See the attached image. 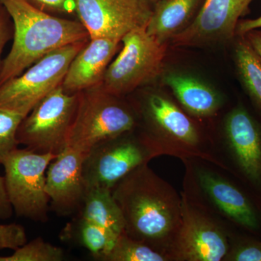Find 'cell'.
Listing matches in <instances>:
<instances>
[{"instance_id":"cell-27","label":"cell","mask_w":261,"mask_h":261,"mask_svg":"<svg viewBox=\"0 0 261 261\" xmlns=\"http://www.w3.org/2000/svg\"><path fill=\"white\" fill-rule=\"evenodd\" d=\"M30 4L44 11L70 13L75 10L76 0H27Z\"/></svg>"},{"instance_id":"cell-8","label":"cell","mask_w":261,"mask_h":261,"mask_svg":"<svg viewBox=\"0 0 261 261\" xmlns=\"http://www.w3.org/2000/svg\"><path fill=\"white\" fill-rule=\"evenodd\" d=\"M135 128L97 144L86 154L83 175L86 187L115 185L135 168L158 157L150 143Z\"/></svg>"},{"instance_id":"cell-21","label":"cell","mask_w":261,"mask_h":261,"mask_svg":"<svg viewBox=\"0 0 261 261\" xmlns=\"http://www.w3.org/2000/svg\"><path fill=\"white\" fill-rule=\"evenodd\" d=\"M234 46L237 73L252 104L261 115V62L244 36H238Z\"/></svg>"},{"instance_id":"cell-9","label":"cell","mask_w":261,"mask_h":261,"mask_svg":"<svg viewBox=\"0 0 261 261\" xmlns=\"http://www.w3.org/2000/svg\"><path fill=\"white\" fill-rule=\"evenodd\" d=\"M86 42L56 49L27 71L0 85V106L28 115L42 99L62 85L70 63Z\"/></svg>"},{"instance_id":"cell-13","label":"cell","mask_w":261,"mask_h":261,"mask_svg":"<svg viewBox=\"0 0 261 261\" xmlns=\"http://www.w3.org/2000/svg\"><path fill=\"white\" fill-rule=\"evenodd\" d=\"M75 12L90 39L121 41L128 33L147 25L152 9L144 0H76Z\"/></svg>"},{"instance_id":"cell-22","label":"cell","mask_w":261,"mask_h":261,"mask_svg":"<svg viewBox=\"0 0 261 261\" xmlns=\"http://www.w3.org/2000/svg\"><path fill=\"white\" fill-rule=\"evenodd\" d=\"M104 261H169V257L147 244L122 233Z\"/></svg>"},{"instance_id":"cell-29","label":"cell","mask_w":261,"mask_h":261,"mask_svg":"<svg viewBox=\"0 0 261 261\" xmlns=\"http://www.w3.org/2000/svg\"><path fill=\"white\" fill-rule=\"evenodd\" d=\"M260 29H261V15L255 19L240 20L237 29V36H243L250 31Z\"/></svg>"},{"instance_id":"cell-30","label":"cell","mask_w":261,"mask_h":261,"mask_svg":"<svg viewBox=\"0 0 261 261\" xmlns=\"http://www.w3.org/2000/svg\"><path fill=\"white\" fill-rule=\"evenodd\" d=\"M258 56L261 62V30L255 29L243 35Z\"/></svg>"},{"instance_id":"cell-10","label":"cell","mask_w":261,"mask_h":261,"mask_svg":"<svg viewBox=\"0 0 261 261\" xmlns=\"http://www.w3.org/2000/svg\"><path fill=\"white\" fill-rule=\"evenodd\" d=\"M223 129L226 170L261 200V121L238 104L225 117Z\"/></svg>"},{"instance_id":"cell-31","label":"cell","mask_w":261,"mask_h":261,"mask_svg":"<svg viewBox=\"0 0 261 261\" xmlns=\"http://www.w3.org/2000/svg\"><path fill=\"white\" fill-rule=\"evenodd\" d=\"M7 38V30L3 15L0 13V56Z\"/></svg>"},{"instance_id":"cell-19","label":"cell","mask_w":261,"mask_h":261,"mask_svg":"<svg viewBox=\"0 0 261 261\" xmlns=\"http://www.w3.org/2000/svg\"><path fill=\"white\" fill-rule=\"evenodd\" d=\"M79 216L119 236L125 232V221L112 191L105 187H87Z\"/></svg>"},{"instance_id":"cell-16","label":"cell","mask_w":261,"mask_h":261,"mask_svg":"<svg viewBox=\"0 0 261 261\" xmlns=\"http://www.w3.org/2000/svg\"><path fill=\"white\" fill-rule=\"evenodd\" d=\"M121 40L90 39L71 61L62 87L68 93H80L99 85Z\"/></svg>"},{"instance_id":"cell-17","label":"cell","mask_w":261,"mask_h":261,"mask_svg":"<svg viewBox=\"0 0 261 261\" xmlns=\"http://www.w3.org/2000/svg\"><path fill=\"white\" fill-rule=\"evenodd\" d=\"M163 82L190 116H213L221 107L219 94L198 79L183 73H169L165 75Z\"/></svg>"},{"instance_id":"cell-1","label":"cell","mask_w":261,"mask_h":261,"mask_svg":"<svg viewBox=\"0 0 261 261\" xmlns=\"http://www.w3.org/2000/svg\"><path fill=\"white\" fill-rule=\"evenodd\" d=\"M111 191L123 214L124 233L172 260L170 252L181 221V197L176 190L146 163Z\"/></svg>"},{"instance_id":"cell-2","label":"cell","mask_w":261,"mask_h":261,"mask_svg":"<svg viewBox=\"0 0 261 261\" xmlns=\"http://www.w3.org/2000/svg\"><path fill=\"white\" fill-rule=\"evenodd\" d=\"M0 3L14 24L13 45L0 68V85L56 49L89 37L81 22L53 16L27 0Z\"/></svg>"},{"instance_id":"cell-26","label":"cell","mask_w":261,"mask_h":261,"mask_svg":"<svg viewBox=\"0 0 261 261\" xmlns=\"http://www.w3.org/2000/svg\"><path fill=\"white\" fill-rule=\"evenodd\" d=\"M25 228L20 224H0V250H15L27 243Z\"/></svg>"},{"instance_id":"cell-7","label":"cell","mask_w":261,"mask_h":261,"mask_svg":"<svg viewBox=\"0 0 261 261\" xmlns=\"http://www.w3.org/2000/svg\"><path fill=\"white\" fill-rule=\"evenodd\" d=\"M80 94L68 93L60 86L46 96L20 123L19 145L39 153L61 152L67 146Z\"/></svg>"},{"instance_id":"cell-4","label":"cell","mask_w":261,"mask_h":261,"mask_svg":"<svg viewBox=\"0 0 261 261\" xmlns=\"http://www.w3.org/2000/svg\"><path fill=\"white\" fill-rule=\"evenodd\" d=\"M119 98L99 84L80 92L66 147L87 154L103 141L135 128V111Z\"/></svg>"},{"instance_id":"cell-14","label":"cell","mask_w":261,"mask_h":261,"mask_svg":"<svg viewBox=\"0 0 261 261\" xmlns=\"http://www.w3.org/2000/svg\"><path fill=\"white\" fill-rule=\"evenodd\" d=\"M253 0H204L197 15L171 42L176 47L205 45L231 41L240 18L248 13Z\"/></svg>"},{"instance_id":"cell-5","label":"cell","mask_w":261,"mask_h":261,"mask_svg":"<svg viewBox=\"0 0 261 261\" xmlns=\"http://www.w3.org/2000/svg\"><path fill=\"white\" fill-rule=\"evenodd\" d=\"M57 155L25 147L14 149L3 160L8 198L18 216L40 222L47 221L49 198L46 173Z\"/></svg>"},{"instance_id":"cell-11","label":"cell","mask_w":261,"mask_h":261,"mask_svg":"<svg viewBox=\"0 0 261 261\" xmlns=\"http://www.w3.org/2000/svg\"><path fill=\"white\" fill-rule=\"evenodd\" d=\"M181 221L171 247V260H224L230 248V235L218 224L203 206L184 192Z\"/></svg>"},{"instance_id":"cell-15","label":"cell","mask_w":261,"mask_h":261,"mask_svg":"<svg viewBox=\"0 0 261 261\" xmlns=\"http://www.w3.org/2000/svg\"><path fill=\"white\" fill-rule=\"evenodd\" d=\"M86 154L66 147L49 164L46 191L51 208L61 216L80 210L87 187L83 175Z\"/></svg>"},{"instance_id":"cell-25","label":"cell","mask_w":261,"mask_h":261,"mask_svg":"<svg viewBox=\"0 0 261 261\" xmlns=\"http://www.w3.org/2000/svg\"><path fill=\"white\" fill-rule=\"evenodd\" d=\"M225 261H261V239L245 233H231Z\"/></svg>"},{"instance_id":"cell-3","label":"cell","mask_w":261,"mask_h":261,"mask_svg":"<svg viewBox=\"0 0 261 261\" xmlns=\"http://www.w3.org/2000/svg\"><path fill=\"white\" fill-rule=\"evenodd\" d=\"M140 111L148 130L142 134L159 155L168 154L183 161L201 159L224 169L206 145L200 129L192 118L173 101L159 93L142 99Z\"/></svg>"},{"instance_id":"cell-32","label":"cell","mask_w":261,"mask_h":261,"mask_svg":"<svg viewBox=\"0 0 261 261\" xmlns=\"http://www.w3.org/2000/svg\"><path fill=\"white\" fill-rule=\"evenodd\" d=\"M144 1L146 2V3H157L158 1H159V0H144Z\"/></svg>"},{"instance_id":"cell-23","label":"cell","mask_w":261,"mask_h":261,"mask_svg":"<svg viewBox=\"0 0 261 261\" xmlns=\"http://www.w3.org/2000/svg\"><path fill=\"white\" fill-rule=\"evenodd\" d=\"M64 258L63 249L37 238L27 242L12 255L0 256V261H61Z\"/></svg>"},{"instance_id":"cell-12","label":"cell","mask_w":261,"mask_h":261,"mask_svg":"<svg viewBox=\"0 0 261 261\" xmlns=\"http://www.w3.org/2000/svg\"><path fill=\"white\" fill-rule=\"evenodd\" d=\"M193 178L204 196L241 232L261 239V200L236 179L195 166Z\"/></svg>"},{"instance_id":"cell-24","label":"cell","mask_w":261,"mask_h":261,"mask_svg":"<svg viewBox=\"0 0 261 261\" xmlns=\"http://www.w3.org/2000/svg\"><path fill=\"white\" fill-rule=\"evenodd\" d=\"M27 116L16 110L0 106V165L8 154L18 148L17 132Z\"/></svg>"},{"instance_id":"cell-20","label":"cell","mask_w":261,"mask_h":261,"mask_svg":"<svg viewBox=\"0 0 261 261\" xmlns=\"http://www.w3.org/2000/svg\"><path fill=\"white\" fill-rule=\"evenodd\" d=\"M62 240L87 249L94 258L104 260L118 235L78 216L68 223L62 231Z\"/></svg>"},{"instance_id":"cell-6","label":"cell","mask_w":261,"mask_h":261,"mask_svg":"<svg viewBox=\"0 0 261 261\" xmlns=\"http://www.w3.org/2000/svg\"><path fill=\"white\" fill-rule=\"evenodd\" d=\"M123 49L108 67L100 87L121 97L157 77L162 70L167 44L147 34L145 27L126 34Z\"/></svg>"},{"instance_id":"cell-28","label":"cell","mask_w":261,"mask_h":261,"mask_svg":"<svg viewBox=\"0 0 261 261\" xmlns=\"http://www.w3.org/2000/svg\"><path fill=\"white\" fill-rule=\"evenodd\" d=\"M13 208L8 198L4 176H0V220L10 219Z\"/></svg>"},{"instance_id":"cell-18","label":"cell","mask_w":261,"mask_h":261,"mask_svg":"<svg viewBox=\"0 0 261 261\" xmlns=\"http://www.w3.org/2000/svg\"><path fill=\"white\" fill-rule=\"evenodd\" d=\"M204 0H159L154 3L146 31L161 43H167L191 23Z\"/></svg>"}]
</instances>
